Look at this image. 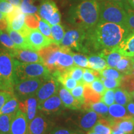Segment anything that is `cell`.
Masks as SVG:
<instances>
[{
    "label": "cell",
    "instance_id": "ac0fdd59",
    "mask_svg": "<svg viewBox=\"0 0 134 134\" xmlns=\"http://www.w3.org/2000/svg\"><path fill=\"white\" fill-rule=\"evenodd\" d=\"M29 122L26 114L18 110L11 123L9 134H28Z\"/></svg>",
    "mask_w": 134,
    "mask_h": 134
},
{
    "label": "cell",
    "instance_id": "8992f818",
    "mask_svg": "<svg viewBox=\"0 0 134 134\" xmlns=\"http://www.w3.org/2000/svg\"><path fill=\"white\" fill-rule=\"evenodd\" d=\"M40 78H29L18 81L14 86V94L19 100L36 96L38 88L44 81Z\"/></svg>",
    "mask_w": 134,
    "mask_h": 134
},
{
    "label": "cell",
    "instance_id": "7bdbcfd3",
    "mask_svg": "<svg viewBox=\"0 0 134 134\" xmlns=\"http://www.w3.org/2000/svg\"><path fill=\"white\" fill-rule=\"evenodd\" d=\"M40 16L38 14H26L25 23L26 26L31 29H38Z\"/></svg>",
    "mask_w": 134,
    "mask_h": 134
},
{
    "label": "cell",
    "instance_id": "7a4b0ae2",
    "mask_svg": "<svg viewBox=\"0 0 134 134\" xmlns=\"http://www.w3.org/2000/svg\"><path fill=\"white\" fill-rule=\"evenodd\" d=\"M68 21L76 27L85 31L91 29L99 21V0H85L72 6Z\"/></svg>",
    "mask_w": 134,
    "mask_h": 134
},
{
    "label": "cell",
    "instance_id": "7dc6e473",
    "mask_svg": "<svg viewBox=\"0 0 134 134\" xmlns=\"http://www.w3.org/2000/svg\"><path fill=\"white\" fill-rule=\"evenodd\" d=\"M14 9V6L11 4L6 0H0V12L4 16L11 13Z\"/></svg>",
    "mask_w": 134,
    "mask_h": 134
},
{
    "label": "cell",
    "instance_id": "603a6c76",
    "mask_svg": "<svg viewBox=\"0 0 134 134\" xmlns=\"http://www.w3.org/2000/svg\"><path fill=\"white\" fill-rule=\"evenodd\" d=\"M98 54L104 58L108 66L111 68H115L118 62L124 57L116 48L109 51H103Z\"/></svg>",
    "mask_w": 134,
    "mask_h": 134
},
{
    "label": "cell",
    "instance_id": "8d00e7d4",
    "mask_svg": "<svg viewBox=\"0 0 134 134\" xmlns=\"http://www.w3.org/2000/svg\"><path fill=\"white\" fill-rule=\"evenodd\" d=\"M100 76H103L105 78L108 79H113V80H120L123 76V74L118 71L117 69H114L111 67H108L105 69L101 70L99 71Z\"/></svg>",
    "mask_w": 134,
    "mask_h": 134
},
{
    "label": "cell",
    "instance_id": "b9f144b4",
    "mask_svg": "<svg viewBox=\"0 0 134 134\" xmlns=\"http://www.w3.org/2000/svg\"><path fill=\"white\" fill-rule=\"evenodd\" d=\"M73 62L76 66L81 68H88V58L86 55L81 53H72Z\"/></svg>",
    "mask_w": 134,
    "mask_h": 134
},
{
    "label": "cell",
    "instance_id": "8fae6325",
    "mask_svg": "<svg viewBox=\"0 0 134 134\" xmlns=\"http://www.w3.org/2000/svg\"><path fill=\"white\" fill-rule=\"evenodd\" d=\"M82 113L77 116L73 122L79 129L85 132L90 131L102 117L91 110H81Z\"/></svg>",
    "mask_w": 134,
    "mask_h": 134
},
{
    "label": "cell",
    "instance_id": "4dcf8cb0",
    "mask_svg": "<svg viewBox=\"0 0 134 134\" xmlns=\"http://www.w3.org/2000/svg\"><path fill=\"white\" fill-rule=\"evenodd\" d=\"M132 61L131 58L123 57L118 62L115 68L123 75H129L132 73Z\"/></svg>",
    "mask_w": 134,
    "mask_h": 134
},
{
    "label": "cell",
    "instance_id": "1f68e13d",
    "mask_svg": "<svg viewBox=\"0 0 134 134\" xmlns=\"http://www.w3.org/2000/svg\"><path fill=\"white\" fill-rule=\"evenodd\" d=\"M115 102L122 105H126L132 99L130 93L122 88H116L114 90Z\"/></svg>",
    "mask_w": 134,
    "mask_h": 134
},
{
    "label": "cell",
    "instance_id": "836d02e7",
    "mask_svg": "<svg viewBox=\"0 0 134 134\" xmlns=\"http://www.w3.org/2000/svg\"><path fill=\"white\" fill-rule=\"evenodd\" d=\"M120 88L130 93L134 91V75H124L120 79Z\"/></svg>",
    "mask_w": 134,
    "mask_h": 134
},
{
    "label": "cell",
    "instance_id": "bcb514c9",
    "mask_svg": "<svg viewBox=\"0 0 134 134\" xmlns=\"http://www.w3.org/2000/svg\"><path fill=\"white\" fill-rule=\"evenodd\" d=\"M100 79L106 89L114 90V89H116L120 87V80L108 79V78H105L103 76H100Z\"/></svg>",
    "mask_w": 134,
    "mask_h": 134
},
{
    "label": "cell",
    "instance_id": "52a82bcc",
    "mask_svg": "<svg viewBox=\"0 0 134 134\" xmlns=\"http://www.w3.org/2000/svg\"><path fill=\"white\" fill-rule=\"evenodd\" d=\"M86 31L81 28L75 27L65 32L60 46L85 53V41Z\"/></svg>",
    "mask_w": 134,
    "mask_h": 134
},
{
    "label": "cell",
    "instance_id": "6f0895ef",
    "mask_svg": "<svg viewBox=\"0 0 134 134\" xmlns=\"http://www.w3.org/2000/svg\"><path fill=\"white\" fill-rule=\"evenodd\" d=\"M111 134H126V133H124V132H122V130H120V129H119L117 127H115L113 129V132H112Z\"/></svg>",
    "mask_w": 134,
    "mask_h": 134
},
{
    "label": "cell",
    "instance_id": "e7e4bbea",
    "mask_svg": "<svg viewBox=\"0 0 134 134\" xmlns=\"http://www.w3.org/2000/svg\"><path fill=\"white\" fill-rule=\"evenodd\" d=\"M133 120H134V117H133Z\"/></svg>",
    "mask_w": 134,
    "mask_h": 134
},
{
    "label": "cell",
    "instance_id": "d4e9b609",
    "mask_svg": "<svg viewBox=\"0 0 134 134\" xmlns=\"http://www.w3.org/2000/svg\"><path fill=\"white\" fill-rule=\"evenodd\" d=\"M88 68L100 71L109 67L104 58L98 53H92L88 57Z\"/></svg>",
    "mask_w": 134,
    "mask_h": 134
},
{
    "label": "cell",
    "instance_id": "d6986e66",
    "mask_svg": "<svg viewBox=\"0 0 134 134\" xmlns=\"http://www.w3.org/2000/svg\"><path fill=\"white\" fill-rule=\"evenodd\" d=\"M19 110L26 114L29 123L36 117L38 110V101L36 96L19 100Z\"/></svg>",
    "mask_w": 134,
    "mask_h": 134
},
{
    "label": "cell",
    "instance_id": "f1b7e54d",
    "mask_svg": "<svg viewBox=\"0 0 134 134\" xmlns=\"http://www.w3.org/2000/svg\"><path fill=\"white\" fill-rule=\"evenodd\" d=\"M85 85L84 90V104H90L98 103L100 101L102 95L96 91H94L89 85Z\"/></svg>",
    "mask_w": 134,
    "mask_h": 134
},
{
    "label": "cell",
    "instance_id": "7402d4cb",
    "mask_svg": "<svg viewBox=\"0 0 134 134\" xmlns=\"http://www.w3.org/2000/svg\"><path fill=\"white\" fill-rule=\"evenodd\" d=\"M7 32L10 36L13 42L18 49H31V47L28 42L27 38L25 37L18 32L13 31L10 28H7Z\"/></svg>",
    "mask_w": 134,
    "mask_h": 134
},
{
    "label": "cell",
    "instance_id": "44dd1931",
    "mask_svg": "<svg viewBox=\"0 0 134 134\" xmlns=\"http://www.w3.org/2000/svg\"><path fill=\"white\" fill-rule=\"evenodd\" d=\"M116 48L124 57L132 58L134 55V32L128 35Z\"/></svg>",
    "mask_w": 134,
    "mask_h": 134
},
{
    "label": "cell",
    "instance_id": "d590c367",
    "mask_svg": "<svg viewBox=\"0 0 134 134\" xmlns=\"http://www.w3.org/2000/svg\"><path fill=\"white\" fill-rule=\"evenodd\" d=\"M100 75L99 71L93 69H84L82 83L84 85H89L94 81L96 78H100Z\"/></svg>",
    "mask_w": 134,
    "mask_h": 134
},
{
    "label": "cell",
    "instance_id": "cb8c5ba5",
    "mask_svg": "<svg viewBox=\"0 0 134 134\" xmlns=\"http://www.w3.org/2000/svg\"><path fill=\"white\" fill-rule=\"evenodd\" d=\"M109 117L114 119H122L131 118L132 117L127 109L123 105L119 104H113L109 108Z\"/></svg>",
    "mask_w": 134,
    "mask_h": 134
},
{
    "label": "cell",
    "instance_id": "60d3db41",
    "mask_svg": "<svg viewBox=\"0 0 134 134\" xmlns=\"http://www.w3.org/2000/svg\"><path fill=\"white\" fill-rule=\"evenodd\" d=\"M0 43L8 50L16 49V45L13 42L9 34L3 31H0Z\"/></svg>",
    "mask_w": 134,
    "mask_h": 134
},
{
    "label": "cell",
    "instance_id": "816d5d0a",
    "mask_svg": "<svg viewBox=\"0 0 134 134\" xmlns=\"http://www.w3.org/2000/svg\"><path fill=\"white\" fill-rule=\"evenodd\" d=\"M8 23L6 21V17L2 13L0 12V31H4L7 30Z\"/></svg>",
    "mask_w": 134,
    "mask_h": 134
},
{
    "label": "cell",
    "instance_id": "74e56055",
    "mask_svg": "<svg viewBox=\"0 0 134 134\" xmlns=\"http://www.w3.org/2000/svg\"><path fill=\"white\" fill-rule=\"evenodd\" d=\"M47 134H86V133L80 129L56 127H53Z\"/></svg>",
    "mask_w": 134,
    "mask_h": 134
},
{
    "label": "cell",
    "instance_id": "f907efd6",
    "mask_svg": "<svg viewBox=\"0 0 134 134\" xmlns=\"http://www.w3.org/2000/svg\"><path fill=\"white\" fill-rule=\"evenodd\" d=\"M14 92L8 91H0V112L1 109L4 104L8 101L9 99H11L14 96Z\"/></svg>",
    "mask_w": 134,
    "mask_h": 134
},
{
    "label": "cell",
    "instance_id": "681fc988",
    "mask_svg": "<svg viewBox=\"0 0 134 134\" xmlns=\"http://www.w3.org/2000/svg\"><path fill=\"white\" fill-rule=\"evenodd\" d=\"M126 11L127 13L126 26L132 32H134V10L130 8Z\"/></svg>",
    "mask_w": 134,
    "mask_h": 134
},
{
    "label": "cell",
    "instance_id": "9f6ffc18",
    "mask_svg": "<svg viewBox=\"0 0 134 134\" xmlns=\"http://www.w3.org/2000/svg\"><path fill=\"white\" fill-rule=\"evenodd\" d=\"M6 1L14 6H20L22 2V0H6Z\"/></svg>",
    "mask_w": 134,
    "mask_h": 134
},
{
    "label": "cell",
    "instance_id": "30bf717a",
    "mask_svg": "<svg viewBox=\"0 0 134 134\" xmlns=\"http://www.w3.org/2000/svg\"><path fill=\"white\" fill-rule=\"evenodd\" d=\"M43 60V64L52 73L55 71V64L61 52L60 45L52 43L49 46L37 51Z\"/></svg>",
    "mask_w": 134,
    "mask_h": 134
},
{
    "label": "cell",
    "instance_id": "5b68a950",
    "mask_svg": "<svg viewBox=\"0 0 134 134\" xmlns=\"http://www.w3.org/2000/svg\"><path fill=\"white\" fill-rule=\"evenodd\" d=\"M14 58L9 50L0 49V76L11 92H14Z\"/></svg>",
    "mask_w": 134,
    "mask_h": 134
},
{
    "label": "cell",
    "instance_id": "5bb4252c",
    "mask_svg": "<svg viewBox=\"0 0 134 134\" xmlns=\"http://www.w3.org/2000/svg\"><path fill=\"white\" fill-rule=\"evenodd\" d=\"M31 50L37 52L42 48L46 47L52 43H55L53 40L43 35L38 29H31L27 37Z\"/></svg>",
    "mask_w": 134,
    "mask_h": 134
},
{
    "label": "cell",
    "instance_id": "9c48e42d",
    "mask_svg": "<svg viewBox=\"0 0 134 134\" xmlns=\"http://www.w3.org/2000/svg\"><path fill=\"white\" fill-rule=\"evenodd\" d=\"M38 14L51 26L60 24L61 14L53 0H42L38 7Z\"/></svg>",
    "mask_w": 134,
    "mask_h": 134
},
{
    "label": "cell",
    "instance_id": "83f0119b",
    "mask_svg": "<svg viewBox=\"0 0 134 134\" xmlns=\"http://www.w3.org/2000/svg\"><path fill=\"white\" fill-rule=\"evenodd\" d=\"M19 109V100L18 98L14 95L12 98L4 104L1 109L0 114H9L16 113Z\"/></svg>",
    "mask_w": 134,
    "mask_h": 134
},
{
    "label": "cell",
    "instance_id": "db71d44e",
    "mask_svg": "<svg viewBox=\"0 0 134 134\" xmlns=\"http://www.w3.org/2000/svg\"><path fill=\"white\" fill-rule=\"evenodd\" d=\"M126 109L129 114L132 117H134V103L132 101V99L126 104Z\"/></svg>",
    "mask_w": 134,
    "mask_h": 134
},
{
    "label": "cell",
    "instance_id": "4fadbf2b",
    "mask_svg": "<svg viewBox=\"0 0 134 134\" xmlns=\"http://www.w3.org/2000/svg\"><path fill=\"white\" fill-rule=\"evenodd\" d=\"M53 124L38 110L29 123L28 134H47L53 128Z\"/></svg>",
    "mask_w": 134,
    "mask_h": 134
},
{
    "label": "cell",
    "instance_id": "2e32d148",
    "mask_svg": "<svg viewBox=\"0 0 134 134\" xmlns=\"http://www.w3.org/2000/svg\"><path fill=\"white\" fill-rule=\"evenodd\" d=\"M65 106L59 96L53 95L38 105V110L46 114H52L59 113L64 109Z\"/></svg>",
    "mask_w": 134,
    "mask_h": 134
},
{
    "label": "cell",
    "instance_id": "7c38bea8",
    "mask_svg": "<svg viewBox=\"0 0 134 134\" xmlns=\"http://www.w3.org/2000/svg\"><path fill=\"white\" fill-rule=\"evenodd\" d=\"M60 87V83L52 76L43 81L37 92L36 97L37 99L38 105L43 103L53 95L57 94Z\"/></svg>",
    "mask_w": 134,
    "mask_h": 134
},
{
    "label": "cell",
    "instance_id": "d6a6232c",
    "mask_svg": "<svg viewBox=\"0 0 134 134\" xmlns=\"http://www.w3.org/2000/svg\"><path fill=\"white\" fill-rule=\"evenodd\" d=\"M20 8L25 14H38V7L35 4L34 0H22Z\"/></svg>",
    "mask_w": 134,
    "mask_h": 134
},
{
    "label": "cell",
    "instance_id": "ab89813d",
    "mask_svg": "<svg viewBox=\"0 0 134 134\" xmlns=\"http://www.w3.org/2000/svg\"><path fill=\"white\" fill-rule=\"evenodd\" d=\"M38 29L39 30L40 32L43 35H44L47 37L53 40L52 36L51 25L48 22H47L46 20L42 19L41 17H40L39 19V23H38Z\"/></svg>",
    "mask_w": 134,
    "mask_h": 134
},
{
    "label": "cell",
    "instance_id": "3957f363",
    "mask_svg": "<svg viewBox=\"0 0 134 134\" xmlns=\"http://www.w3.org/2000/svg\"><path fill=\"white\" fill-rule=\"evenodd\" d=\"M15 84L21 80L40 78L47 79L52 73L42 63H23L14 59Z\"/></svg>",
    "mask_w": 134,
    "mask_h": 134
},
{
    "label": "cell",
    "instance_id": "4316f807",
    "mask_svg": "<svg viewBox=\"0 0 134 134\" xmlns=\"http://www.w3.org/2000/svg\"><path fill=\"white\" fill-rule=\"evenodd\" d=\"M81 110H91L96 112L103 117H109V108L108 105L102 101L90 104H83Z\"/></svg>",
    "mask_w": 134,
    "mask_h": 134
},
{
    "label": "cell",
    "instance_id": "ee69618b",
    "mask_svg": "<svg viewBox=\"0 0 134 134\" xmlns=\"http://www.w3.org/2000/svg\"><path fill=\"white\" fill-rule=\"evenodd\" d=\"M84 90L85 85L83 83H80L75 88L70 91V93L76 99L79 100L82 104H84Z\"/></svg>",
    "mask_w": 134,
    "mask_h": 134
},
{
    "label": "cell",
    "instance_id": "680465c9",
    "mask_svg": "<svg viewBox=\"0 0 134 134\" xmlns=\"http://www.w3.org/2000/svg\"><path fill=\"white\" fill-rule=\"evenodd\" d=\"M130 7L134 10V0H127Z\"/></svg>",
    "mask_w": 134,
    "mask_h": 134
},
{
    "label": "cell",
    "instance_id": "f546056e",
    "mask_svg": "<svg viewBox=\"0 0 134 134\" xmlns=\"http://www.w3.org/2000/svg\"><path fill=\"white\" fill-rule=\"evenodd\" d=\"M16 114H0V134H9L11 123Z\"/></svg>",
    "mask_w": 134,
    "mask_h": 134
},
{
    "label": "cell",
    "instance_id": "6125c7cd",
    "mask_svg": "<svg viewBox=\"0 0 134 134\" xmlns=\"http://www.w3.org/2000/svg\"><path fill=\"white\" fill-rule=\"evenodd\" d=\"M130 95H131L132 98L133 99H134V91L132 92V93H130Z\"/></svg>",
    "mask_w": 134,
    "mask_h": 134
},
{
    "label": "cell",
    "instance_id": "91938a15",
    "mask_svg": "<svg viewBox=\"0 0 134 134\" xmlns=\"http://www.w3.org/2000/svg\"><path fill=\"white\" fill-rule=\"evenodd\" d=\"M69 1L71 3H73V4H78V3L81 2L83 1H85V0H69Z\"/></svg>",
    "mask_w": 134,
    "mask_h": 134
},
{
    "label": "cell",
    "instance_id": "ba28073f",
    "mask_svg": "<svg viewBox=\"0 0 134 134\" xmlns=\"http://www.w3.org/2000/svg\"><path fill=\"white\" fill-rule=\"evenodd\" d=\"M6 17L8 27L21 34L27 38L31 29L26 26L25 23L26 14L22 12L20 6H14V9Z\"/></svg>",
    "mask_w": 134,
    "mask_h": 134
},
{
    "label": "cell",
    "instance_id": "11a10c76",
    "mask_svg": "<svg viewBox=\"0 0 134 134\" xmlns=\"http://www.w3.org/2000/svg\"><path fill=\"white\" fill-rule=\"evenodd\" d=\"M0 90H3V91H9V90H8L7 86H6L4 82L3 81V80H2V78H1V76H0Z\"/></svg>",
    "mask_w": 134,
    "mask_h": 134
},
{
    "label": "cell",
    "instance_id": "c3c4849f",
    "mask_svg": "<svg viewBox=\"0 0 134 134\" xmlns=\"http://www.w3.org/2000/svg\"><path fill=\"white\" fill-rule=\"evenodd\" d=\"M89 86L91 87L94 91L101 95H103L105 91L104 85H103V82L100 78H96L94 81L92 82L90 85H89Z\"/></svg>",
    "mask_w": 134,
    "mask_h": 134
},
{
    "label": "cell",
    "instance_id": "f35d334b",
    "mask_svg": "<svg viewBox=\"0 0 134 134\" xmlns=\"http://www.w3.org/2000/svg\"><path fill=\"white\" fill-rule=\"evenodd\" d=\"M66 71L68 73V75L73 79L76 80V81L79 82V83H82L84 68L75 65Z\"/></svg>",
    "mask_w": 134,
    "mask_h": 134
},
{
    "label": "cell",
    "instance_id": "277c9868",
    "mask_svg": "<svg viewBox=\"0 0 134 134\" xmlns=\"http://www.w3.org/2000/svg\"><path fill=\"white\" fill-rule=\"evenodd\" d=\"M99 21L126 26L127 11L120 4L109 1H99ZM127 27V26H126Z\"/></svg>",
    "mask_w": 134,
    "mask_h": 134
},
{
    "label": "cell",
    "instance_id": "6da1fadb",
    "mask_svg": "<svg viewBox=\"0 0 134 134\" xmlns=\"http://www.w3.org/2000/svg\"><path fill=\"white\" fill-rule=\"evenodd\" d=\"M131 32L125 26L99 22L86 31L85 53H99L113 50Z\"/></svg>",
    "mask_w": 134,
    "mask_h": 134
},
{
    "label": "cell",
    "instance_id": "be15d7a7",
    "mask_svg": "<svg viewBox=\"0 0 134 134\" xmlns=\"http://www.w3.org/2000/svg\"><path fill=\"white\" fill-rule=\"evenodd\" d=\"M131 58H132V60H133V61H134V55H133V57H132Z\"/></svg>",
    "mask_w": 134,
    "mask_h": 134
},
{
    "label": "cell",
    "instance_id": "484cf974",
    "mask_svg": "<svg viewBox=\"0 0 134 134\" xmlns=\"http://www.w3.org/2000/svg\"><path fill=\"white\" fill-rule=\"evenodd\" d=\"M91 131L99 134H111L113 132L111 121L109 117H101Z\"/></svg>",
    "mask_w": 134,
    "mask_h": 134
},
{
    "label": "cell",
    "instance_id": "94428289",
    "mask_svg": "<svg viewBox=\"0 0 134 134\" xmlns=\"http://www.w3.org/2000/svg\"><path fill=\"white\" fill-rule=\"evenodd\" d=\"M86 134H99V133H96V132H93V131H91V130H90V131H89V132H87Z\"/></svg>",
    "mask_w": 134,
    "mask_h": 134
},
{
    "label": "cell",
    "instance_id": "f6af8a7d",
    "mask_svg": "<svg viewBox=\"0 0 134 134\" xmlns=\"http://www.w3.org/2000/svg\"><path fill=\"white\" fill-rule=\"evenodd\" d=\"M100 101L105 104L107 105H110L113 104L115 102L114 99V90L107 89L104 93L102 95Z\"/></svg>",
    "mask_w": 134,
    "mask_h": 134
},
{
    "label": "cell",
    "instance_id": "f5cc1de1",
    "mask_svg": "<svg viewBox=\"0 0 134 134\" xmlns=\"http://www.w3.org/2000/svg\"><path fill=\"white\" fill-rule=\"evenodd\" d=\"M99 1H112V2L116 3L117 4H120V6H122L125 10L128 9L129 8H130L127 0H99Z\"/></svg>",
    "mask_w": 134,
    "mask_h": 134
},
{
    "label": "cell",
    "instance_id": "e0dca14e",
    "mask_svg": "<svg viewBox=\"0 0 134 134\" xmlns=\"http://www.w3.org/2000/svg\"><path fill=\"white\" fill-rule=\"evenodd\" d=\"M61 47V52L55 64V71L63 73L75 66L72 53L73 52L70 48ZM55 72V71H54Z\"/></svg>",
    "mask_w": 134,
    "mask_h": 134
},
{
    "label": "cell",
    "instance_id": "e575fe53",
    "mask_svg": "<svg viewBox=\"0 0 134 134\" xmlns=\"http://www.w3.org/2000/svg\"><path fill=\"white\" fill-rule=\"evenodd\" d=\"M52 36L55 43L60 45L65 35V30L62 25L60 24L51 26Z\"/></svg>",
    "mask_w": 134,
    "mask_h": 134
},
{
    "label": "cell",
    "instance_id": "9a60e30c",
    "mask_svg": "<svg viewBox=\"0 0 134 134\" xmlns=\"http://www.w3.org/2000/svg\"><path fill=\"white\" fill-rule=\"evenodd\" d=\"M13 58L23 63H42L43 60L37 52L31 49L8 50Z\"/></svg>",
    "mask_w": 134,
    "mask_h": 134
},
{
    "label": "cell",
    "instance_id": "ffe728a7",
    "mask_svg": "<svg viewBox=\"0 0 134 134\" xmlns=\"http://www.w3.org/2000/svg\"><path fill=\"white\" fill-rule=\"evenodd\" d=\"M58 93L65 108L72 110L81 109L83 104L76 99L72 96L70 91L62 85H60Z\"/></svg>",
    "mask_w": 134,
    "mask_h": 134
}]
</instances>
